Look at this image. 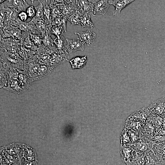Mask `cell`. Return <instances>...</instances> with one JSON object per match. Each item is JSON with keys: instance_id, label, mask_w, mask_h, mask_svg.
I'll return each mask as SVG.
<instances>
[{"instance_id": "obj_1", "label": "cell", "mask_w": 165, "mask_h": 165, "mask_svg": "<svg viewBox=\"0 0 165 165\" xmlns=\"http://www.w3.org/2000/svg\"><path fill=\"white\" fill-rule=\"evenodd\" d=\"M21 31L17 27L10 24L0 27V39L12 38L20 42L22 36Z\"/></svg>"}, {"instance_id": "obj_2", "label": "cell", "mask_w": 165, "mask_h": 165, "mask_svg": "<svg viewBox=\"0 0 165 165\" xmlns=\"http://www.w3.org/2000/svg\"><path fill=\"white\" fill-rule=\"evenodd\" d=\"M147 108L150 114L154 113L163 118L165 117V97L153 101Z\"/></svg>"}, {"instance_id": "obj_3", "label": "cell", "mask_w": 165, "mask_h": 165, "mask_svg": "<svg viewBox=\"0 0 165 165\" xmlns=\"http://www.w3.org/2000/svg\"><path fill=\"white\" fill-rule=\"evenodd\" d=\"M20 46V41L12 38L0 39V49L9 53H18Z\"/></svg>"}, {"instance_id": "obj_4", "label": "cell", "mask_w": 165, "mask_h": 165, "mask_svg": "<svg viewBox=\"0 0 165 165\" xmlns=\"http://www.w3.org/2000/svg\"><path fill=\"white\" fill-rule=\"evenodd\" d=\"M19 13L15 10L9 8H6L4 21L3 25L10 24L16 27L19 19L18 15Z\"/></svg>"}, {"instance_id": "obj_5", "label": "cell", "mask_w": 165, "mask_h": 165, "mask_svg": "<svg viewBox=\"0 0 165 165\" xmlns=\"http://www.w3.org/2000/svg\"><path fill=\"white\" fill-rule=\"evenodd\" d=\"M98 0H75L77 9L82 14L93 11L95 3Z\"/></svg>"}, {"instance_id": "obj_6", "label": "cell", "mask_w": 165, "mask_h": 165, "mask_svg": "<svg viewBox=\"0 0 165 165\" xmlns=\"http://www.w3.org/2000/svg\"><path fill=\"white\" fill-rule=\"evenodd\" d=\"M75 34L78 35V39L86 43L88 46L93 44L96 37L95 33L90 30L76 32Z\"/></svg>"}, {"instance_id": "obj_7", "label": "cell", "mask_w": 165, "mask_h": 165, "mask_svg": "<svg viewBox=\"0 0 165 165\" xmlns=\"http://www.w3.org/2000/svg\"><path fill=\"white\" fill-rule=\"evenodd\" d=\"M7 7L13 9L19 13L22 11H26L30 6L24 0H7Z\"/></svg>"}, {"instance_id": "obj_8", "label": "cell", "mask_w": 165, "mask_h": 165, "mask_svg": "<svg viewBox=\"0 0 165 165\" xmlns=\"http://www.w3.org/2000/svg\"><path fill=\"white\" fill-rule=\"evenodd\" d=\"M145 123L130 115L126 121L125 128L131 129L140 133Z\"/></svg>"}, {"instance_id": "obj_9", "label": "cell", "mask_w": 165, "mask_h": 165, "mask_svg": "<svg viewBox=\"0 0 165 165\" xmlns=\"http://www.w3.org/2000/svg\"><path fill=\"white\" fill-rule=\"evenodd\" d=\"M66 48L69 53L78 50L83 51L85 49V43L79 39L66 38Z\"/></svg>"}, {"instance_id": "obj_10", "label": "cell", "mask_w": 165, "mask_h": 165, "mask_svg": "<svg viewBox=\"0 0 165 165\" xmlns=\"http://www.w3.org/2000/svg\"><path fill=\"white\" fill-rule=\"evenodd\" d=\"M38 1L39 2L37 6H35L36 11L35 15L31 20L29 22L30 24L34 27L35 23L38 20H44L43 15L44 8L48 1L42 0Z\"/></svg>"}, {"instance_id": "obj_11", "label": "cell", "mask_w": 165, "mask_h": 165, "mask_svg": "<svg viewBox=\"0 0 165 165\" xmlns=\"http://www.w3.org/2000/svg\"><path fill=\"white\" fill-rule=\"evenodd\" d=\"M135 149L132 145L131 146L122 147L121 152L122 159L127 165H131Z\"/></svg>"}, {"instance_id": "obj_12", "label": "cell", "mask_w": 165, "mask_h": 165, "mask_svg": "<svg viewBox=\"0 0 165 165\" xmlns=\"http://www.w3.org/2000/svg\"><path fill=\"white\" fill-rule=\"evenodd\" d=\"M110 6L108 0H98L94 4L93 15H104L107 13Z\"/></svg>"}, {"instance_id": "obj_13", "label": "cell", "mask_w": 165, "mask_h": 165, "mask_svg": "<svg viewBox=\"0 0 165 165\" xmlns=\"http://www.w3.org/2000/svg\"><path fill=\"white\" fill-rule=\"evenodd\" d=\"M59 6L62 14L67 16L78 10L75 0H65V4Z\"/></svg>"}, {"instance_id": "obj_14", "label": "cell", "mask_w": 165, "mask_h": 165, "mask_svg": "<svg viewBox=\"0 0 165 165\" xmlns=\"http://www.w3.org/2000/svg\"><path fill=\"white\" fill-rule=\"evenodd\" d=\"M135 0H108L110 5L114 6L115 9L113 10V15L120 14L121 10Z\"/></svg>"}, {"instance_id": "obj_15", "label": "cell", "mask_w": 165, "mask_h": 165, "mask_svg": "<svg viewBox=\"0 0 165 165\" xmlns=\"http://www.w3.org/2000/svg\"><path fill=\"white\" fill-rule=\"evenodd\" d=\"M162 159L156 155L152 150H150L145 154L144 165H162Z\"/></svg>"}, {"instance_id": "obj_16", "label": "cell", "mask_w": 165, "mask_h": 165, "mask_svg": "<svg viewBox=\"0 0 165 165\" xmlns=\"http://www.w3.org/2000/svg\"><path fill=\"white\" fill-rule=\"evenodd\" d=\"M20 42L22 46L35 52L38 49V47L31 40L30 32H24L22 34Z\"/></svg>"}, {"instance_id": "obj_17", "label": "cell", "mask_w": 165, "mask_h": 165, "mask_svg": "<svg viewBox=\"0 0 165 165\" xmlns=\"http://www.w3.org/2000/svg\"><path fill=\"white\" fill-rule=\"evenodd\" d=\"M87 59L86 56H78L68 61L73 69H80L83 67L87 62Z\"/></svg>"}, {"instance_id": "obj_18", "label": "cell", "mask_w": 165, "mask_h": 165, "mask_svg": "<svg viewBox=\"0 0 165 165\" xmlns=\"http://www.w3.org/2000/svg\"><path fill=\"white\" fill-rule=\"evenodd\" d=\"M52 25L48 27L43 37V44L46 47L51 49H56L53 40L51 37V28Z\"/></svg>"}, {"instance_id": "obj_19", "label": "cell", "mask_w": 165, "mask_h": 165, "mask_svg": "<svg viewBox=\"0 0 165 165\" xmlns=\"http://www.w3.org/2000/svg\"><path fill=\"white\" fill-rule=\"evenodd\" d=\"M53 42L58 51L61 52H68L66 48V38L63 35L59 37H56L53 39Z\"/></svg>"}, {"instance_id": "obj_20", "label": "cell", "mask_w": 165, "mask_h": 165, "mask_svg": "<svg viewBox=\"0 0 165 165\" xmlns=\"http://www.w3.org/2000/svg\"><path fill=\"white\" fill-rule=\"evenodd\" d=\"M163 119L161 116L151 113L148 116L146 121L152 124L156 128L162 126Z\"/></svg>"}, {"instance_id": "obj_21", "label": "cell", "mask_w": 165, "mask_h": 165, "mask_svg": "<svg viewBox=\"0 0 165 165\" xmlns=\"http://www.w3.org/2000/svg\"><path fill=\"white\" fill-rule=\"evenodd\" d=\"M17 27L21 31L32 34H35L36 30H37L35 27L30 24L29 22H23L20 20Z\"/></svg>"}, {"instance_id": "obj_22", "label": "cell", "mask_w": 165, "mask_h": 165, "mask_svg": "<svg viewBox=\"0 0 165 165\" xmlns=\"http://www.w3.org/2000/svg\"><path fill=\"white\" fill-rule=\"evenodd\" d=\"M80 25L83 28H90L92 29L94 27V25L89 13H85L82 14L80 19Z\"/></svg>"}, {"instance_id": "obj_23", "label": "cell", "mask_w": 165, "mask_h": 165, "mask_svg": "<svg viewBox=\"0 0 165 165\" xmlns=\"http://www.w3.org/2000/svg\"><path fill=\"white\" fill-rule=\"evenodd\" d=\"M152 150L155 154L162 160V157L165 154V143L155 142Z\"/></svg>"}, {"instance_id": "obj_24", "label": "cell", "mask_w": 165, "mask_h": 165, "mask_svg": "<svg viewBox=\"0 0 165 165\" xmlns=\"http://www.w3.org/2000/svg\"><path fill=\"white\" fill-rule=\"evenodd\" d=\"M82 14L78 10L67 16L68 20L72 25H80V20Z\"/></svg>"}, {"instance_id": "obj_25", "label": "cell", "mask_w": 165, "mask_h": 165, "mask_svg": "<svg viewBox=\"0 0 165 165\" xmlns=\"http://www.w3.org/2000/svg\"><path fill=\"white\" fill-rule=\"evenodd\" d=\"M51 25H49L44 20H40L35 23V27L36 30L43 36L45 34L47 28Z\"/></svg>"}, {"instance_id": "obj_26", "label": "cell", "mask_w": 165, "mask_h": 165, "mask_svg": "<svg viewBox=\"0 0 165 165\" xmlns=\"http://www.w3.org/2000/svg\"><path fill=\"white\" fill-rule=\"evenodd\" d=\"M121 143L122 147L131 146L132 144L128 134V129L125 128L121 134Z\"/></svg>"}, {"instance_id": "obj_27", "label": "cell", "mask_w": 165, "mask_h": 165, "mask_svg": "<svg viewBox=\"0 0 165 165\" xmlns=\"http://www.w3.org/2000/svg\"><path fill=\"white\" fill-rule=\"evenodd\" d=\"M68 20L67 16H65L57 17L53 20L52 23V25H57L61 27L65 32L66 31V24Z\"/></svg>"}, {"instance_id": "obj_28", "label": "cell", "mask_w": 165, "mask_h": 165, "mask_svg": "<svg viewBox=\"0 0 165 165\" xmlns=\"http://www.w3.org/2000/svg\"><path fill=\"white\" fill-rule=\"evenodd\" d=\"M43 15L46 22L50 25H52V21L51 18V9L47 3L44 8Z\"/></svg>"}, {"instance_id": "obj_29", "label": "cell", "mask_w": 165, "mask_h": 165, "mask_svg": "<svg viewBox=\"0 0 165 165\" xmlns=\"http://www.w3.org/2000/svg\"><path fill=\"white\" fill-rule=\"evenodd\" d=\"M51 11V18L52 21L56 18L63 16L61 12L59 6H49Z\"/></svg>"}, {"instance_id": "obj_30", "label": "cell", "mask_w": 165, "mask_h": 165, "mask_svg": "<svg viewBox=\"0 0 165 165\" xmlns=\"http://www.w3.org/2000/svg\"><path fill=\"white\" fill-rule=\"evenodd\" d=\"M32 41L38 47L43 44V37L41 34H36L30 33Z\"/></svg>"}, {"instance_id": "obj_31", "label": "cell", "mask_w": 165, "mask_h": 165, "mask_svg": "<svg viewBox=\"0 0 165 165\" xmlns=\"http://www.w3.org/2000/svg\"><path fill=\"white\" fill-rule=\"evenodd\" d=\"M65 31L62 27L57 25H52L51 28V34L54 35L57 37L63 35Z\"/></svg>"}, {"instance_id": "obj_32", "label": "cell", "mask_w": 165, "mask_h": 165, "mask_svg": "<svg viewBox=\"0 0 165 165\" xmlns=\"http://www.w3.org/2000/svg\"><path fill=\"white\" fill-rule=\"evenodd\" d=\"M127 129L131 141L133 144L138 141L139 138V133L131 129Z\"/></svg>"}, {"instance_id": "obj_33", "label": "cell", "mask_w": 165, "mask_h": 165, "mask_svg": "<svg viewBox=\"0 0 165 165\" xmlns=\"http://www.w3.org/2000/svg\"><path fill=\"white\" fill-rule=\"evenodd\" d=\"M6 8L5 7L3 3L0 4V26L3 24L4 21Z\"/></svg>"}, {"instance_id": "obj_34", "label": "cell", "mask_w": 165, "mask_h": 165, "mask_svg": "<svg viewBox=\"0 0 165 165\" xmlns=\"http://www.w3.org/2000/svg\"><path fill=\"white\" fill-rule=\"evenodd\" d=\"M26 12L28 17L32 19L35 16L36 11L35 6H30L27 9Z\"/></svg>"}, {"instance_id": "obj_35", "label": "cell", "mask_w": 165, "mask_h": 165, "mask_svg": "<svg viewBox=\"0 0 165 165\" xmlns=\"http://www.w3.org/2000/svg\"><path fill=\"white\" fill-rule=\"evenodd\" d=\"M28 15L25 11H22L19 13L18 15V17L22 21L26 22L28 19Z\"/></svg>"}, {"instance_id": "obj_36", "label": "cell", "mask_w": 165, "mask_h": 165, "mask_svg": "<svg viewBox=\"0 0 165 165\" xmlns=\"http://www.w3.org/2000/svg\"><path fill=\"white\" fill-rule=\"evenodd\" d=\"M162 126L165 128V117L163 118Z\"/></svg>"}, {"instance_id": "obj_37", "label": "cell", "mask_w": 165, "mask_h": 165, "mask_svg": "<svg viewBox=\"0 0 165 165\" xmlns=\"http://www.w3.org/2000/svg\"><path fill=\"white\" fill-rule=\"evenodd\" d=\"M5 1H7V0H0V4L3 3V2Z\"/></svg>"}]
</instances>
